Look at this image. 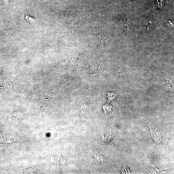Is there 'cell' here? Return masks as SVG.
<instances>
[{
	"label": "cell",
	"instance_id": "6da1fadb",
	"mask_svg": "<svg viewBox=\"0 0 174 174\" xmlns=\"http://www.w3.org/2000/svg\"><path fill=\"white\" fill-rule=\"evenodd\" d=\"M24 13L25 15V19L28 23L30 24H34L37 22L38 20L35 18L30 16L25 11H24Z\"/></svg>",
	"mask_w": 174,
	"mask_h": 174
},
{
	"label": "cell",
	"instance_id": "7a4b0ae2",
	"mask_svg": "<svg viewBox=\"0 0 174 174\" xmlns=\"http://www.w3.org/2000/svg\"><path fill=\"white\" fill-rule=\"evenodd\" d=\"M4 4L7 5L9 4V0H2Z\"/></svg>",
	"mask_w": 174,
	"mask_h": 174
}]
</instances>
